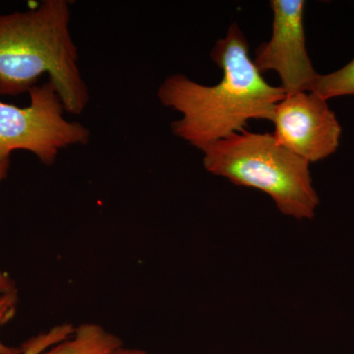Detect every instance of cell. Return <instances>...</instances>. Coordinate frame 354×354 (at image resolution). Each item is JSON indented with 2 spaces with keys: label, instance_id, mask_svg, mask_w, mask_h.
I'll use <instances>...</instances> for the list:
<instances>
[{
  "label": "cell",
  "instance_id": "1",
  "mask_svg": "<svg viewBox=\"0 0 354 354\" xmlns=\"http://www.w3.org/2000/svg\"><path fill=\"white\" fill-rule=\"evenodd\" d=\"M211 58L223 70L221 82L202 85L184 74H171L157 92L165 108L181 113L171 122L172 134L200 151L245 129L250 120L272 121L277 104L286 95L256 68L236 23L216 41Z\"/></svg>",
  "mask_w": 354,
  "mask_h": 354
},
{
  "label": "cell",
  "instance_id": "2",
  "mask_svg": "<svg viewBox=\"0 0 354 354\" xmlns=\"http://www.w3.org/2000/svg\"><path fill=\"white\" fill-rule=\"evenodd\" d=\"M70 22L68 0H44L36 8L0 15V95L29 93L46 74L65 111L84 113L90 92Z\"/></svg>",
  "mask_w": 354,
  "mask_h": 354
},
{
  "label": "cell",
  "instance_id": "3",
  "mask_svg": "<svg viewBox=\"0 0 354 354\" xmlns=\"http://www.w3.org/2000/svg\"><path fill=\"white\" fill-rule=\"evenodd\" d=\"M205 169L237 186L263 191L283 215L315 216L319 197L309 162L281 145L272 133L244 129L202 150Z\"/></svg>",
  "mask_w": 354,
  "mask_h": 354
},
{
  "label": "cell",
  "instance_id": "4",
  "mask_svg": "<svg viewBox=\"0 0 354 354\" xmlns=\"http://www.w3.org/2000/svg\"><path fill=\"white\" fill-rule=\"evenodd\" d=\"M29 94L31 102L26 108L0 101V157L24 150L41 164L53 165L64 149L87 145L90 130L64 118L66 111L50 79Z\"/></svg>",
  "mask_w": 354,
  "mask_h": 354
},
{
  "label": "cell",
  "instance_id": "5",
  "mask_svg": "<svg viewBox=\"0 0 354 354\" xmlns=\"http://www.w3.org/2000/svg\"><path fill=\"white\" fill-rule=\"evenodd\" d=\"M272 32L256 48L253 62L261 74L276 71L286 94L310 92L318 78L306 48L304 0H272Z\"/></svg>",
  "mask_w": 354,
  "mask_h": 354
},
{
  "label": "cell",
  "instance_id": "6",
  "mask_svg": "<svg viewBox=\"0 0 354 354\" xmlns=\"http://www.w3.org/2000/svg\"><path fill=\"white\" fill-rule=\"evenodd\" d=\"M271 122L279 143L309 164L330 157L339 148L341 124L328 101L314 93L286 95Z\"/></svg>",
  "mask_w": 354,
  "mask_h": 354
},
{
  "label": "cell",
  "instance_id": "7",
  "mask_svg": "<svg viewBox=\"0 0 354 354\" xmlns=\"http://www.w3.org/2000/svg\"><path fill=\"white\" fill-rule=\"evenodd\" d=\"M124 348L118 335L97 323H83L73 334L41 354H120Z\"/></svg>",
  "mask_w": 354,
  "mask_h": 354
},
{
  "label": "cell",
  "instance_id": "8",
  "mask_svg": "<svg viewBox=\"0 0 354 354\" xmlns=\"http://www.w3.org/2000/svg\"><path fill=\"white\" fill-rule=\"evenodd\" d=\"M310 92L326 101L342 95H354V58L346 66L333 73L319 74Z\"/></svg>",
  "mask_w": 354,
  "mask_h": 354
},
{
  "label": "cell",
  "instance_id": "9",
  "mask_svg": "<svg viewBox=\"0 0 354 354\" xmlns=\"http://www.w3.org/2000/svg\"><path fill=\"white\" fill-rule=\"evenodd\" d=\"M74 329H75L74 326L69 323L55 326L46 332L41 333L24 342L21 346V349H22L21 354L43 353L46 349L69 337L73 334Z\"/></svg>",
  "mask_w": 354,
  "mask_h": 354
},
{
  "label": "cell",
  "instance_id": "10",
  "mask_svg": "<svg viewBox=\"0 0 354 354\" xmlns=\"http://www.w3.org/2000/svg\"><path fill=\"white\" fill-rule=\"evenodd\" d=\"M17 292L4 293L0 295V328L6 325L15 315L16 306H17ZM22 349L11 348L0 339V354H21Z\"/></svg>",
  "mask_w": 354,
  "mask_h": 354
},
{
  "label": "cell",
  "instance_id": "11",
  "mask_svg": "<svg viewBox=\"0 0 354 354\" xmlns=\"http://www.w3.org/2000/svg\"><path fill=\"white\" fill-rule=\"evenodd\" d=\"M9 167H10V157H0V183L6 178ZM14 290H16L12 279L0 269V295L12 292Z\"/></svg>",
  "mask_w": 354,
  "mask_h": 354
},
{
  "label": "cell",
  "instance_id": "12",
  "mask_svg": "<svg viewBox=\"0 0 354 354\" xmlns=\"http://www.w3.org/2000/svg\"><path fill=\"white\" fill-rule=\"evenodd\" d=\"M120 354H149L144 351H140V349H132V348H123L120 351Z\"/></svg>",
  "mask_w": 354,
  "mask_h": 354
}]
</instances>
